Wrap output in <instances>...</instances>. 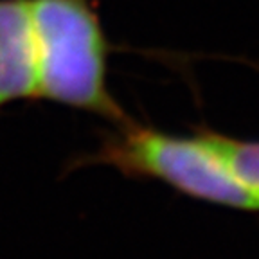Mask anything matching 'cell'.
Returning <instances> with one entry per match:
<instances>
[{"label": "cell", "mask_w": 259, "mask_h": 259, "mask_svg": "<svg viewBox=\"0 0 259 259\" xmlns=\"http://www.w3.org/2000/svg\"><path fill=\"white\" fill-rule=\"evenodd\" d=\"M36 97L92 112L115 124L130 119L106 83L108 41L89 0H27Z\"/></svg>", "instance_id": "1"}, {"label": "cell", "mask_w": 259, "mask_h": 259, "mask_svg": "<svg viewBox=\"0 0 259 259\" xmlns=\"http://www.w3.org/2000/svg\"><path fill=\"white\" fill-rule=\"evenodd\" d=\"M92 158L112 164L126 175L158 178L205 202L259 209L257 198L223 164L203 135L182 139L141 128L130 121L121 124L117 135L103 142Z\"/></svg>", "instance_id": "2"}, {"label": "cell", "mask_w": 259, "mask_h": 259, "mask_svg": "<svg viewBox=\"0 0 259 259\" xmlns=\"http://www.w3.org/2000/svg\"><path fill=\"white\" fill-rule=\"evenodd\" d=\"M36 99V61L27 0H0V108Z\"/></svg>", "instance_id": "3"}, {"label": "cell", "mask_w": 259, "mask_h": 259, "mask_svg": "<svg viewBox=\"0 0 259 259\" xmlns=\"http://www.w3.org/2000/svg\"><path fill=\"white\" fill-rule=\"evenodd\" d=\"M229 169L259 202V142L236 141L220 135H203Z\"/></svg>", "instance_id": "4"}]
</instances>
